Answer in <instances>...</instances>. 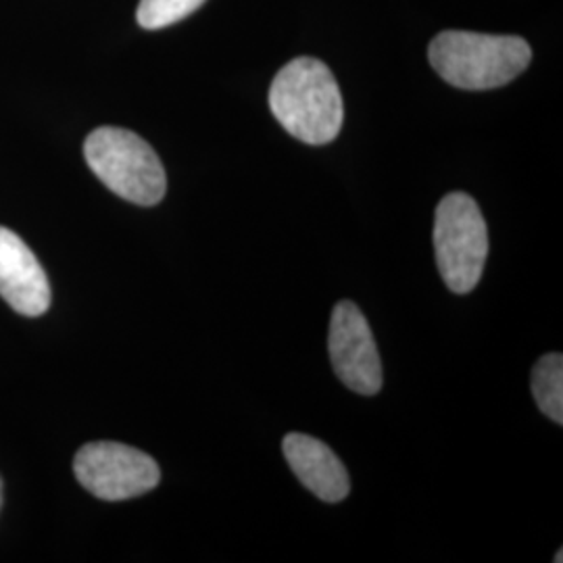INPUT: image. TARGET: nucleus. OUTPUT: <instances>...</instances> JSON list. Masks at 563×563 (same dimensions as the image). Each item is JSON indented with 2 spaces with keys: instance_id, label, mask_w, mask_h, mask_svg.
<instances>
[{
  "instance_id": "9",
  "label": "nucleus",
  "mask_w": 563,
  "mask_h": 563,
  "mask_svg": "<svg viewBox=\"0 0 563 563\" xmlns=\"http://www.w3.org/2000/svg\"><path fill=\"white\" fill-rule=\"evenodd\" d=\"M532 397L549 420L563 423V357L549 353L534 363L532 369Z\"/></svg>"
},
{
  "instance_id": "4",
  "label": "nucleus",
  "mask_w": 563,
  "mask_h": 563,
  "mask_svg": "<svg viewBox=\"0 0 563 563\" xmlns=\"http://www.w3.org/2000/svg\"><path fill=\"white\" fill-rule=\"evenodd\" d=\"M437 267L455 295L472 292L483 278L488 257V230L478 202L465 192H451L434 216Z\"/></svg>"
},
{
  "instance_id": "8",
  "label": "nucleus",
  "mask_w": 563,
  "mask_h": 563,
  "mask_svg": "<svg viewBox=\"0 0 563 563\" xmlns=\"http://www.w3.org/2000/svg\"><path fill=\"white\" fill-rule=\"evenodd\" d=\"M282 451L297 478L318 499L325 504H339L346 499L351 490L349 472L328 444L309 434L290 432L282 441Z\"/></svg>"
},
{
  "instance_id": "7",
  "label": "nucleus",
  "mask_w": 563,
  "mask_h": 563,
  "mask_svg": "<svg viewBox=\"0 0 563 563\" xmlns=\"http://www.w3.org/2000/svg\"><path fill=\"white\" fill-rule=\"evenodd\" d=\"M0 297L18 313L38 318L51 305V284L41 262L20 236L0 225Z\"/></svg>"
},
{
  "instance_id": "5",
  "label": "nucleus",
  "mask_w": 563,
  "mask_h": 563,
  "mask_svg": "<svg viewBox=\"0 0 563 563\" xmlns=\"http://www.w3.org/2000/svg\"><path fill=\"white\" fill-rule=\"evenodd\" d=\"M74 472L78 483L102 501L141 497L162 481V470L151 455L111 441L84 444L74 460Z\"/></svg>"
},
{
  "instance_id": "11",
  "label": "nucleus",
  "mask_w": 563,
  "mask_h": 563,
  "mask_svg": "<svg viewBox=\"0 0 563 563\" xmlns=\"http://www.w3.org/2000/svg\"><path fill=\"white\" fill-rule=\"evenodd\" d=\"M0 504H2V483H0Z\"/></svg>"
},
{
  "instance_id": "10",
  "label": "nucleus",
  "mask_w": 563,
  "mask_h": 563,
  "mask_svg": "<svg viewBox=\"0 0 563 563\" xmlns=\"http://www.w3.org/2000/svg\"><path fill=\"white\" fill-rule=\"evenodd\" d=\"M205 0H141L136 18L144 30H162L195 13Z\"/></svg>"
},
{
  "instance_id": "1",
  "label": "nucleus",
  "mask_w": 563,
  "mask_h": 563,
  "mask_svg": "<svg viewBox=\"0 0 563 563\" xmlns=\"http://www.w3.org/2000/svg\"><path fill=\"white\" fill-rule=\"evenodd\" d=\"M269 109L282 128L305 144H328L341 132V88L322 60L299 57L284 65L269 88Z\"/></svg>"
},
{
  "instance_id": "2",
  "label": "nucleus",
  "mask_w": 563,
  "mask_h": 563,
  "mask_svg": "<svg viewBox=\"0 0 563 563\" xmlns=\"http://www.w3.org/2000/svg\"><path fill=\"white\" fill-rule=\"evenodd\" d=\"M530 44L518 36L446 30L430 44V63L446 84L493 90L516 80L530 65Z\"/></svg>"
},
{
  "instance_id": "6",
  "label": "nucleus",
  "mask_w": 563,
  "mask_h": 563,
  "mask_svg": "<svg viewBox=\"0 0 563 563\" xmlns=\"http://www.w3.org/2000/svg\"><path fill=\"white\" fill-rule=\"evenodd\" d=\"M328 351L334 374L349 390L365 397L380 393L383 362L372 328L355 302H336L330 320Z\"/></svg>"
},
{
  "instance_id": "3",
  "label": "nucleus",
  "mask_w": 563,
  "mask_h": 563,
  "mask_svg": "<svg viewBox=\"0 0 563 563\" xmlns=\"http://www.w3.org/2000/svg\"><path fill=\"white\" fill-rule=\"evenodd\" d=\"M84 157L95 176L121 199L153 207L167 190L165 169L157 153L139 134L104 125L84 142Z\"/></svg>"
}]
</instances>
